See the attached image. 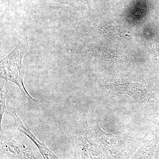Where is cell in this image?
I'll use <instances>...</instances> for the list:
<instances>
[{
  "label": "cell",
  "instance_id": "1",
  "mask_svg": "<svg viewBox=\"0 0 159 159\" xmlns=\"http://www.w3.org/2000/svg\"><path fill=\"white\" fill-rule=\"evenodd\" d=\"M28 47L27 39L19 40L16 47L6 57L1 60V77L6 81H11L18 86L21 93L29 102H36L26 89L24 83L25 68L22 59Z\"/></svg>",
  "mask_w": 159,
  "mask_h": 159
},
{
  "label": "cell",
  "instance_id": "2",
  "mask_svg": "<svg viewBox=\"0 0 159 159\" xmlns=\"http://www.w3.org/2000/svg\"><path fill=\"white\" fill-rule=\"evenodd\" d=\"M7 114H9L10 116L13 117L14 120L15 125L16 128L21 132L29 137L35 144L44 159H60L54 154L52 151L50 150L46 146L44 143L40 142L30 131L29 129L25 126L19 118L15 110L10 111L7 112Z\"/></svg>",
  "mask_w": 159,
  "mask_h": 159
},
{
  "label": "cell",
  "instance_id": "3",
  "mask_svg": "<svg viewBox=\"0 0 159 159\" xmlns=\"http://www.w3.org/2000/svg\"><path fill=\"white\" fill-rule=\"evenodd\" d=\"M113 89L119 93L128 94L139 102L147 99V93L145 87L138 82L126 83L122 84H111Z\"/></svg>",
  "mask_w": 159,
  "mask_h": 159
},
{
  "label": "cell",
  "instance_id": "4",
  "mask_svg": "<svg viewBox=\"0 0 159 159\" xmlns=\"http://www.w3.org/2000/svg\"><path fill=\"white\" fill-rule=\"evenodd\" d=\"M55 2L63 5L72 6L80 11L91 9L92 0H55Z\"/></svg>",
  "mask_w": 159,
  "mask_h": 159
},
{
  "label": "cell",
  "instance_id": "5",
  "mask_svg": "<svg viewBox=\"0 0 159 159\" xmlns=\"http://www.w3.org/2000/svg\"><path fill=\"white\" fill-rule=\"evenodd\" d=\"M125 31L116 26H103L99 29V32L104 34L106 37H108L109 36L111 38L116 39L126 37L127 34Z\"/></svg>",
  "mask_w": 159,
  "mask_h": 159
},
{
  "label": "cell",
  "instance_id": "6",
  "mask_svg": "<svg viewBox=\"0 0 159 159\" xmlns=\"http://www.w3.org/2000/svg\"><path fill=\"white\" fill-rule=\"evenodd\" d=\"M7 91L6 88L1 86V125L2 127V122L3 115L6 112V101Z\"/></svg>",
  "mask_w": 159,
  "mask_h": 159
},
{
  "label": "cell",
  "instance_id": "7",
  "mask_svg": "<svg viewBox=\"0 0 159 159\" xmlns=\"http://www.w3.org/2000/svg\"><path fill=\"white\" fill-rule=\"evenodd\" d=\"M149 120L159 126V114H153L151 116V117H150Z\"/></svg>",
  "mask_w": 159,
  "mask_h": 159
}]
</instances>
